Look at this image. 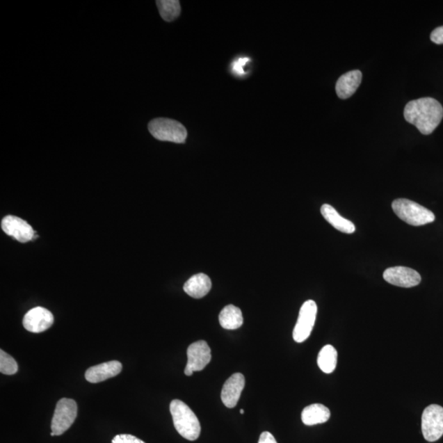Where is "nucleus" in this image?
Here are the masks:
<instances>
[{"label":"nucleus","mask_w":443,"mask_h":443,"mask_svg":"<svg viewBox=\"0 0 443 443\" xmlns=\"http://www.w3.org/2000/svg\"><path fill=\"white\" fill-rule=\"evenodd\" d=\"M404 118L423 135H430L442 120L443 108L437 99L431 97L411 100L405 105Z\"/></svg>","instance_id":"1"},{"label":"nucleus","mask_w":443,"mask_h":443,"mask_svg":"<svg viewBox=\"0 0 443 443\" xmlns=\"http://www.w3.org/2000/svg\"><path fill=\"white\" fill-rule=\"evenodd\" d=\"M170 413L176 430L189 441L198 440L202 427L193 410L184 401L173 400L170 403Z\"/></svg>","instance_id":"2"},{"label":"nucleus","mask_w":443,"mask_h":443,"mask_svg":"<svg viewBox=\"0 0 443 443\" xmlns=\"http://www.w3.org/2000/svg\"><path fill=\"white\" fill-rule=\"evenodd\" d=\"M392 207L396 216L410 225L423 226L435 220V214L412 200L397 199Z\"/></svg>","instance_id":"3"},{"label":"nucleus","mask_w":443,"mask_h":443,"mask_svg":"<svg viewBox=\"0 0 443 443\" xmlns=\"http://www.w3.org/2000/svg\"><path fill=\"white\" fill-rule=\"evenodd\" d=\"M148 129L155 139L182 144L187 137L186 127L181 122L170 118H155L149 123Z\"/></svg>","instance_id":"4"},{"label":"nucleus","mask_w":443,"mask_h":443,"mask_svg":"<svg viewBox=\"0 0 443 443\" xmlns=\"http://www.w3.org/2000/svg\"><path fill=\"white\" fill-rule=\"evenodd\" d=\"M77 417V405L72 399L63 398L58 401L51 422V430L61 436L70 429Z\"/></svg>","instance_id":"5"},{"label":"nucleus","mask_w":443,"mask_h":443,"mask_svg":"<svg viewBox=\"0 0 443 443\" xmlns=\"http://www.w3.org/2000/svg\"><path fill=\"white\" fill-rule=\"evenodd\" d=\"M422 433L428 442H436L443 435V408L438 405H430L422 414Z\"/></svg>","instance_id":"6"},{"label":"nucleus","mask_w":443,"mask_h":443,"mask_svg":"<svg viewBox=\"0 0 443 443\" xmlns=\"http://www.w3.org/2000/svg\"><path fill=\"white\" fill-rule=\"evenodd\" d=\"M317 312V305L312 300L305 301L301 307L293 330V339L298 344L308 339L312 335Z\"/></svg>","instance_id":"7"},{"label":"nucleus","mask_w":443,"mask_h":443,"mask_svg":"<svg viewBox=\"0 0 443 443\" xmlns=\"http://www.w3.org/2000/svg\"><path fill=\"white\" fill-rule=\"evenodd\" d=\"M211 360V350L207 341H198L189 346L187 349V364L185 369L186 376L194 372L202 371Z\"/></svg>","instance_id":"8"},{"label":"nucleus","mask_w":443,"mask_h":443,"mask_svg":"<svg viewBox=\"0 0 443 443\" xmlns=\"http://www.w3.org/2000/svg\"><path fill=\"white\" fill-rule=\"evenodd\" d=\"M383 278L392 285L410 289L421 282V276L413 268L396 266L386 269Z\"/></svg>","instance_id":"9"},{"label":"nucleus","mask_w":443,"mask_h":443,"mask_svg":"<svg viewBox=\"0 0 443 443\" xmlns=\"http://www.w3.org/2000/svg\"><path fill=\"white\" fill-rule=\"evenodd\" d=\"M54 321V315L49 310L35 307L25 314L22 323L27 331L40 333L49 330L53 325Z\"/></svg>","instance_id":"10"},{"label":"nucleus","mask_w":443,"mask_h":443,"mask_svg":"<svg viewBox=\"0 0 443 443\" xmlns=\"http://www.w3.org/2000/svg\"><path fill=\"white\" fill-rule=\"evenodd\" d=\"M1 227L7 235L15 237L17 241L22 242V243H26V242L33 240L35 237V232L33 227L24 219L16 216H8L3 218Z\"/></svg>","instance_id":"11"},{"label":"nucleus","mask_w":443,"mask_h":443,"mask_svg":"<svg viewBox=\"0 0 443 443\" xmlns=\"http://www.w3.org/2000/svg\"><path fill=\"white\" fill-rule=\"evenodd\" d=\"M245 383V377L240 373L232 374L225 382L221 392V399L227 408H234L239 403Z\"/></svg>","instance_id":"12"},{"label":"nucleus","mask_w":443,"mask_h":443,"mask_svg":"<svg viewBox=\"0 0 443 443\" xmlns=\"http://www.w3.org/2000/svg\"><path fill=\"white\" fill-rule=\"evenodd\" d=\"M122 369V365L120 362L112 360L89 368L85 373V378L89 382L98 383L118 376Z\"/></svg>","instance_id":"13"},{"label":"nucleus","mask_w":443,"mask_h":443,"mask_svg":"<svg viewBox=\"0 0 443 443\" xmlns=\"http://www.w3.org/2000/svg\"><path fill=\"white\" fill-rule=\"evenodd\" d=\"M362 81V72L360 70H353L345 73L337 81L336 92L337 97L341 99L350 98L358 89Z\"/></svg>","instance_id":"14"},{"label":"nucleus","mask_w":443,"mask_h":443,"mask_svg":"<svg viewBox=\"0 0 443 443\" xmlns=\"http://www.w3.org/2000/svg\"><path fill=\"white\" fill-rule=\"evenodd\" d=\"M211 287L212 282L209 277L204 273H198L186 282L184 289L191 298L200 299L209 293Z\"/></svg>","instance_id":"15"},{"label":"nucleus","mask_w":443,"mask_h":443,"mask_svg":"<svg viewBox=\"0 0 443 443\" xmlns=\"http://www.w3.org/2000/svg\"><path fill=\"white\" fill-rule=\"evenodd\" d=\"M321 214L324 218L335 227L336 229L344 234H351L355 232V227L353 222L348 220L339 214L330 204H324L321 207Z\"/></svg>","instance_id":"16"},{"label":"nucleus","mask_w":443,"mask_h":443,"mask_svg":"<svg viewBox=\"0 0 443 443\" xmlns=\"http://www.w3.org/2000/svg\"><path fill=\"white\" fill-rule=\"evenodd\" d=\"M330 410L322 404L307 406L301 413V419L305 426H312L326 423L330 418Z\"/></svg>","instance_id":"17"},{"label":"nucleus","mask_w":443,"mask_h":443,"mask_svg":"<svg viewBox=\"0 0 443 443\" xmlns=\"http://www.w3.org/2000/svg\"><path fill=\"white\" fill-rule=\"evenodd\" d=\"M219 323L225 330H237L243 324L241 310L234 305H227L219 314Z\"/></svg>","instance_id":"18"},{"label":"nucleus","mask_w":443,"mask_h":443,"mask_svg":"<svg viewBox=\"0 0 443 443\" xmlns=\"http://www.w3.org/2000/svg\"><path fill=\"white\" fill-rule=\"evenodd\" d=\"M318 365L323 373H331L335 371L337 363V351L332 345L323 346L318 355Z\"/></svg>","instance_id":"19"},{"label":"nucleus","mask_w":443,"mask_h":443,"mask_svg":"<svg viewBox=\"0 0 443 443\" xmlns=\"http://www.w3.org/2000/svg\"><path fill=\"white\" fill-rule=\"evenodd\" d=\"M156 3L159 13L164 21L172 22L179 17L181 6L177 0H161V1H156Z\"/></svg>","instance_id":"20"},{"label":"nucleus","mask_w":443,"mask_h":443,"mask_svg":"<svg viewBox=\"0 0 443 443\" xmlns=\"http://www.w3.org/2000/svg\"><path fill=\"white\" fill-rule=\"evenodd\" d=\"M18 371L16 360L3 351H0V372L6 376H13Z\"/></svg>","instance_id":"21"},{"label":"nucleus","mask_w":443,"mask_h":443,"mask_svg":"<svg viewBox=\"0 0 443 443\" xmlns=\"http://www.w3.org/2000/svg\"><path fill=\"white\" fill-rule=\"evenodd\" d=\"M112 443H145L136 437L131 435H120L113 437Z\"/></svg>","instance_id":"22"},{"label":"nucleus","mask_w":443,"mask_h":443,"mask_svg":"<svg viewBox=\"0 0 443 443\" xmlns=\"http://www.w3.org/2000/svg\"><path fill=\"white\" fill-rule=\"evenodd\" d=\"M249 61L250 59L248 58H241L239 61L232 63V70L234 74L237 76L243 75L245 73L243 67Z\"/></svg>","instance_id":"23"},{"label":"nucleus","mask_w":443,"mask_h":443,"mask_svg":"<svg viewBox=\"0 0 443 443\" xmlns=\"http://www.w3.org/2000/svg\"><path fill=\"white\" fill-rule=\"evenodd\" d=\"M430 39L433 43L443 45V26L437 27L432 31Z\"/></svg>","instance_id":"24"},{"label":"nucleus","mask_w":443,"mask_h":443,"mask_svg":"<svg viewBox=\"0 0 443 443\" xmlns=\"http://www.w3.org/2000/svg\"><path fill=\"white\" fill-rule=\"evenodd\" d=\"M258 443H277L275 437H274L271 433L264 432L259 437Z\"/></svg>","instance_id":"25"},{"label":"nucleus","mask_w":443,"mask_h":443,"mask_svg":"<svg viewBox=\"0 0 443 443\" xmlns=\"http://www.w3.org/2000/svg\"><path fill=\"white\" fill-rule=\"evenodd\" d=\"M240 412H241V414H244V410H241Z\"/></svg>","instance_id":"26"}]
</instances>
